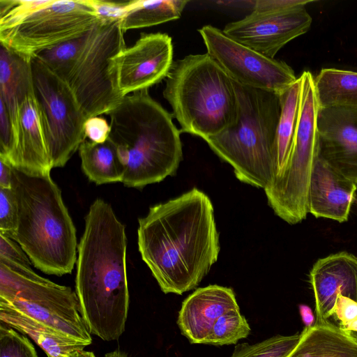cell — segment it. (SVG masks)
<instances>
[{
  "label": "cell",
  "instance_id": "6da1fadb",
  "mask_svg": "<svg viewBox=\"0 0 357 357\" xmlns=\"http://www.w3.org/2000/svg\"><path fill=\"white\" fill-rule=\"evenodd\" d=\"M137 243L163 293L181 295L196 288L220 250L210 198L194 188L151 207L139 219Z\"/></svg>",
  "mask_w": 357,
  "mask_h": 357
},
{
  "label": "cell",
  "instance_id": "7a4b0ae2",
  "mask_svg": "<svg viewBox=\"0 0 357 357\" xmlns=\"http://www.w3.org/2000/svg\"><path fill=\"white\" fill-rule=\"evenodd\" d=\"M125 226L110 204L96 199L77 248L75 292L89 332L104 341L125 331L129 308Z\"/></svg>",
  "mask_w": 357,
  "mask_h": 357
},
{
  "label": "cell",
  "instance_id": "3957f363",
  "mask_svg": "<svg viewBox=\"0 0 357 357\" xmlns=\"http://www.w3.org/2000/svg\"><path fill=\"white\" fill-rule=\"evenodd\" d=\"M107 114L108 139L125 168L124 185L143 188L176 174L183 158L181 132L149 89L124 96Z\"/></svg>",
  "mask_w": 357,
  "mask_h": 357
},
{
  "label": "cell",
  "instance_id": "277c9868",
  "mask_svg": "<svg viewBox=\"0 0 357 357\" xmlns=\"http://www.w3.org/2000/svg\"><path fill=\"white\" fill-rule=\"evenodd\" d=\"M10 188L17 205L10 238L42 272L70 273L77 258L76 229L50 173L33 174L13 167Z\"/></svg>",
  "mask_w": 357,
  "mask_h": 357
},
{
  "label": "cell",
  "instance_id": "5b68a950",
  "mask_svg": "<svg viewBox=\"0 0 357 357\" xmlns=\"http://www.w3.org/2000/svg\"><path fill=\"white\" fill-rule=\"evenodd\" d=\"M233 84L237 100L235 121L204 141L233 167L240 181L264 190L277 175L279 95L234 81Z\"/></svg>",
  "mask_w": 357,
  "mask_h": 357
},
{
  "label": "cell",
  "instance_id": "8992f818",
  "mask_svg": "<svg viewBox=\"0 0 357 357\" xmlns=\"http://www.w3.org/2000/svg\"><path fill=\"white\" fill-rule=\"evenodd\" d=\"M163 96L181 132L204 140L224 131L236 116L233 81L206 52L174 61Z\"/></svg>",
  "mask_w": 357,
  "mask_h": 357
},
{
  "label": "cell",
  "instance_id": "52a82bcc",
  "mask_svg": "<svg viewBox=\"0 0 357 357\" xmlns=\"http://www.w3.org/2000/svg\"><path fill=\"white\" fill-rule=\"evenodd\" d=\"M100 21L87 0H1L0 44L32 59Z\"/></svg>",
  "mask_w": 357,
  "mask_h": 357
},
{
  "label": "cell",
  "instance_id": "ba28073f",
  "mask_svg": "<svg viewBox=\"0 0 357 357\" xmlns=\"http://www.w3.org/2000/svg\"><path fill=\"white\" fill-rule=\"evenodd\" d=\"M0 307L26 315L87 346L92 342L75 291L40 276L31 267L1 258Z\"/></svg>",
  "mask_w": 357,
  "mask_h": 357
},
{
  "label": "cell",
  "instance_id": "9c48e42d",
  "mask_svg": "<svg viewBox=\"0 0 357 357\" xmlns=\"http://www.w3.org/2000/svg\"><path fill=\"white\" fill-rule=\"evenodd\" d=\"M303 96L293 150L287 169L264 189L268 205L276 215L290 225L305 220L309 213L308 192L314 162L319 155L317 116L320 104L310 71H304Z\"/></svg>",
  "mask_w": 357,
  "mask_h": 357
},
{
  "label": "cell",
  "instance_id": "30bf717a",
  "mask_svg": "<svg viewBox=\"0 0 357 357\" xmlns=\"http://www.w3.org/2000/svg\"><path fill=\"white\" fill-rule=\"evenodd\" d=\"M123 34L119 21L98 22L89 31L65 81L86 119L107 114L122 98L109 66L111 59L126 47Z\"/></svg>",
  "mask_w": 357,
  "mask_h": 357
},
{
  "label": "cell",
  "instance_id": "8fae6325",
  "mask_svg": "<svg viewBox=\"0 0 357 357\" xmlns=\"http://www.w3.org/2000/svg\"><path fill=\"white\" fill-rule=\"evenodd\" d=\"M34 96L52 169L63 167L86 140L87 119L68 85L31 59Z\"/></svg>",
  "mask_w": 357,
  "mask_h": 357
},
{
  "label": "cell",
  "instance_id": "7c38bea8",
  "mask_svg": "<svg viewBox=\"0 0 357 357\" xmlns=\"http://www.w3.org/2000/svg\"><path fill=\"white\" fill-rule=\"evenodd\" d=\"M206 53L234 82L280 94L297 79L285 62L267 57L207 24L198 30Z\"/></svg>",
  "mask_w": 357,
  "mask_h": 357
},
{
  "label": "cell",
  "instance_id": "4fadbf2b",
  "mask_svg": "<svg viewBox=\"0 0 357 357\" xmlns=\"http://www.w3.org/2000/svg\"><path fill=\"white\" fill-rule=\"evenodd\" d=\"M173 62L172 40L168 34L142 33L134 45L111 59L109 73L116 92L123 98L166 79Z\"/></svg>",
  "mask_w": 357,
  "mask_h": 357
},
{
  "label": "cell",
  "instance_id": "5bb4252c",
  "mask_svg": "<svg viewBox=\"0 0 357 357\" xmlns=\"http://www.w3.org/2000/svg\"><path fill=\"white\" fill-rule=\"evenodd\" d=\"M312 21L305 6L284 10H252L244 18L226 24L222 31L239 43L274 59L286 44L305 33Z\"/></svg>",
  "mask_w": 357,
  "mask_h": 357
},
{
  "label": "cell",
  "instance_id": "9a60e30c",
  "mask_svg": "<svg viewBox=\"0 0 357 357\" xmlns=\"http://www.w3.org/2000/svg\"><path fill=\"white\" fill-rule=\"evenodd\" d=\"M317 127L319 156L357 185V109L320 107Z\"/></svg>",
  "mask_w": 357,
  "mask_h": 357
},
{
  "label": "cell",
  "instance_id": "2e32d148",
  "mask_svg": "<svg viewBox=\"0 0 357 357\" xmlns=\"http://www.w3.org/2000/svg\"><path fill=\"white\" fill-rule=\"evenodd\" d=\"M314 293L315 323H322L333 316L339 296L357 302V257L340 252L318 259L309 275Z\"/></svg>",
  "mask_w": 357,
  "mask_h": 357
},
{
  "label": "cell",
  "instance_id": "e0dca14e",
  "mask_svg": "<svg viewBox=\"0 0 357 357\" xmlns=\"http://www.w3.org/2000/svg\"><path fill=\"white\" fill-rule=\"evenodd\" d=\"M357 185L319 155L312 169L308 192L309 213L339 222L348 220Z\"/></svg>",
  "mask_w": 357,
  "mask_h": 357
},
{
  "label": "cell",
  "instance_id": "ac0fdd59",
  "mask_svg": "<svg viewBox=\"0 0 357 357\" xmlns=\"http://www.w3.org/2000/svg\"><path fill=\"white\" fill-rule=\"evenodd\" d=\"M238 307L231 288L218 284L198 288L183 301L177 325L190 343L203 344L217 319Z\"/></svg>",
  "mask_w": 357,
  "mask_h": 357
},
{
  "label": "cell",
  "instance_id": "d6986e66",
  "mask_svg": "<svg viewBox=\"0 0 357 357\" xmlns=\"http://www.w3.org/2000/svg\"><path fill=\"white\" fill-rule=\"evenodd\" d=\"M8 161L29 173L45 174L52 170L34 94L28 96L19 107L15 147Z\"/></svg>",
  "mask_w": 357,
  "mask_h": 357
},
{
  "label": "cell",
  "instance_id": "ffe728a7",
  "mask_svg": "<svg viewBox=\"0 0 357 357\" xmlns=\"http://www.w3.org/2000/svg\"><path fill=\"white\" fill-rule=\"evenodd\" d=\"M287 357H357V339L328 320L315 323L301 333L298 344Z\"/></svg>",
  "mask_w": 357,
  "mask_h": 357
},
{
  "label": "cell",
  "instance_id": "44dd1931",
  "mask_svg": "<svg viewBox=\"0 0 357 357\" xmlns=\"http://www.w3.org/2000/svg\"><path fill=\"white\" fill-rule=\"evenodd\" d=\"M34 94L31 59L0 44V100L10 114L14 132L20 105Z\"/></svg>",
  "mask_w": 357,
  "mask_h": 357
},
{
  "label": "cell",
  "instance_id": "7402d4cb",
  "mask_svg": "<svg viewBox=\"0 0 357 357\" xmlns=\"http://www.w3.org/2000/svg\"><path fill=\"white\" fill-rule=\"evenodd\" d=\"M278 95L280 113L277 131V175L274 182L283 174L291 158L302 102V75Z\"/></svg>",
  "mask_w": 357,
  "mask_h": 357
},
{
  "label": "cell",
  "instance_id": "603a6c76",
  "mask_svg": "<svg viewBox=\"0 0 357 357\" xmlns=\"http://www.w3.org/2000/svg\"><path fill=\"white\" fill-rule=\"evenodd\" d=\"M0 320L11 328L29 335L47 355L59 357L87 345L17 312L0 307Z\"/></svg>",
  "mask_w": 357,
  "mask_h": 357
},
{
  "label": "cell",
  "instance_id": "cb8c5ba5",
  "mask_svg": "<svg viewBox=\"0 0 357 357\" xmlns=\"http://www.w3.org/2000/svg\"><path fill=\"white\" fill-rule=\"evenodd\" d=\"M83 172L97 185L122 182L125 168L114 144L84 141L79 148Z\"/></svg>",
  "mask_w": 357,
  "mask_h": 357
},
{
  "label": "cell",
  "instance_id": "d4e9b609",
  "mask_svg": "<svg viewBox=\"0 0 357 357\" xmlns=\"http://www.w3.org/2000/svg\"><path fill=\"white\" fill-rule=\"evenodd\" d=\"M314 83L321 107L344 106L357 109V72L322 68Z\"/></svg>",
  "mask_w": 357,
  "mask_h": 357
},
{
  "label": "cell",
  "instance_id": "484cf974",
  "mask_svg": "<svg viewBox=\"0 0 357 357\" xmlns=\"http://www.w3.org/2000/svg\"><path fill=\"white\" fill-rule=\"evenodd\" d=\"M188 2V0H132L127 13L120 21V26L125 32L177 20Z\"/></svg>",
  "mask_w": 357,
  "mask_h": 357
},
{
  "label": "cell",
  "instance_id": "4316f807",
  "mask_svg": "<svg viewBox=\"0 0 357 357\" xmlns=\"http://www.w3.org/2000/svg\"><path fill=\"white\" fill-rule=\"evenodd\" d=\"M250 325L239 307L231 310L220 316L203 344L222 346L236 344L241 339L247 337L250 333Z\"/></svg>",
  "mask_w": 357,
  "mask_h": 357
},
{
  "label": "cell",
  "instance_id": "83f0119b",
  "mask_svg": "<svg viewBox=\"0 0 357 357\" xmlns=\"http://www.w3.org/2000/svg\"><path fill=\"white\" fill-rule=\"evenodd\" d=\"M88 32L89 31L78 38L44 50L34 57L38 59L54 74L65 82L86 41Z\"/></svg>",
  "mask_w": 357,
  "mask_h": 357
},
{
  "label": "cell",
  "instance_id": "f1b7e54d",
  "mask_svg": "<svg viewBox=\"0 0 357 357\" xmlns=\"http://www.w3.org/2000/svg\"><path fill=\"white\" fill-rule=\"evenodd\" d=\"M301 333L276 335L255 344L235 346L230 357H287L298 344Z\"/></svg>",
  "mask_w": 357,
  "mask_h": 357
},
{
  "label": "cell",
  "instance_id": "f546056e",
  "mask_svg": "<svg viewBox=\"0 0 357 357\" xmlns=\"http://www.w3.org/2000/svg\"><path fill=\"white\" fill-rule=\"evenodd\" d=\"M0 357H38L35 347L11 327L0 326Z\"/></svg>",
  "mask_w": 357,
  "mask_h": 357
},
{
  "label": "cell",
  "instance_id": "4dcf8cb0",
  "mask_svg": "<svg viewBox=\"0 0 357 357\" xmlns=\"http://www.w3.org/2000/svg\"><path fill=\"white\" fill-rule=\"evenodd\" d=\"M17 220V205L13 190L0 188V234L11 237Z\"/></svg>",
  "mask_w": 357,
  "mask_h": 357
},
{
  "label": "cell",
  "instance_id": "1f68e13d",
  "mask_svg": "<svg viewBox=\"0 0 357 357\" xmlns=\"http://www.w3.org/2000/svg\"><path fill=\"white\" fill-rule=\"evenodd\" d=\"M102 22L121 21L129 9L130 1H112L104 0H87Z\"/></svg>",
  "mask_w": 357,
  "mask_h": 357
},
{
  "label": "cell",
  "instance_id": "d6a6232c",
  "mask_svg": "<svg viewBox=\"0 0 357 357\" xmlns=\"http://www.w3.org/2000/svg\"><path fill=\"white\" fill-rule=\"evenodd\" d=\"M15 147V132L8 111L0 100V157L8 160Z\"/></svg>",
  "mask_w": 357,
  "mask_h": 357
},
{
  "label": "cell",
  "instance_id": "836d02e7",
  "mask_svg": "<svg viewBox=\"0 0 357 357\" xmlns=\"http://www.w3.org/2000/svg\"><path fill=\"white\" fill-rule=\"evenodd\" d=\"M0 258L26 267H31L32 264L17 243L2 234H0Z\"/></svg>",
  "mask_w": 357,
  "mask_h": 357
},
{
  "label": "cell",
  "instance_id": "e575fe53",
  "mask_svg": "<svg viewBox=\"0 0 357 357\" xmlns=\"http://www.w3.org/2000/svg\"><path fill=\"white\" fill-rule=\"evenodd\" d=\"M340 327L357 319V302L346 296H337L333 316Z\"/></svg>",
  "mask_w": 357,
  "mask_h": 357
},
{
  "label": "cell",
  "instance_id": "d590c367",
  "mask_svg": "<svg viewBox=\"0 0 357 357\" xmlns=\"http://www.w3.org/2000/svg\"><path fill=\"white\" fill-rule=\"evenodd\" d=\"M86 137L95 143H103L108 139L110 126L107 121L99 116L88 118L84 125Z\"/></svg>",
  "mask_w": 357,
  "mask_h": 357
},
{
  "label": "cell",
  "instance_id": "8d00e7d4",
  "mask_svg": "<svg viewBox=\"0 0 357 357\" xmlns=\"http://www.w3.org/2000/svg\"><path fill=\"white\" fill-rule=\"evenodd\" d=\"M311 0H258L254 2L253 10H284L305 6Z\"/></svg>",
  "mask_w": 357,
  "mask_h": 357
},
{
  "label": "cell",
  "instance_id": "74e56055",
  "mask_svg": "<svg viewBox=\"0 0 357 357\" xmlns=\"http://www.w3.org/2000/svg\"><path fill=\"white\" fill-rule=\"evenodd\" d=\"M12 165L0 157V188H10L12 179Z\"/></svg>",
  "mask_w": 357,
  "mask_h": 357
},
{
  "label": "cell",
  "instance_id": "f35d334b",
  "mask_svg": "<svg viewBox=\"0 0 357 357\" xmlns=\"http://www.w3.org/2000/svg\"><path fill=\"white\" fill-rule=\"evenodd\" d=\"M299 312L302 319V321L305 325V328H309L314 326V316L311 308L306 305H299Z\"/></svg>",
  "mask_w": 357,
  "mask_h": 357
},
{
  "label": "cell",
  "instance_id": "ab89813d",
  "mask_svg": "<svg viewBox=\"0 0 357 357\" xmlns=\"http://www.w3.org/2000/svg\"><path fill=\"white\" fill-rule=\"evenodd\" d=\"M59 357H96L91 351L84 350V349H75Z\"/></svg>",
  "mask_w": 357,
  "mask_h": 357
},
{
  "label": "cell",
  "instance_id": "60d3db41",
  "mask_svg": "<svg viewBox=\"0 0 357 357\" xmlns=\"http://www.w3.org/2000/svg\"><path fill=\"white\" fill-rule=\"evenodd\" d=\"M105 357H128V356L126 353L116 349L113 351L107 353L105 355Z\"/></svg>",
  "mask_w": 357,
  "mask_h": 357
},
{
  "label": "cell",
  "instance_id": "b9f144b4",
  "mask_svg": "<svg viewBox=\"0 0 357 357\" xmlns=\"http://www.w3.org/2000/svg\"><path fill=\"white\" fill-rule=\"evenodd\" d=\"M343 329L350 331V332H356L357 333V319L348 324L347 325L341 327Z\"/></svg>",
  "mask_w": 357,
  "mask_h": 357
},
{
  "label": "cell",
  "instance_id": "7bdbcfd3",
  "mask_svg": "<svg viewBox=\"0 0 357 357\" xmlns=\"http://www.w3.org/2000/svg\"><path fill=\"white\" fill-rule=\"evenodd\" d=\"M351 333L353 334V335L357 339V333L356 332H351Z\"/></svg>",
  "mask_w": 357,
  "mask_h": 357
}]
</instances>
